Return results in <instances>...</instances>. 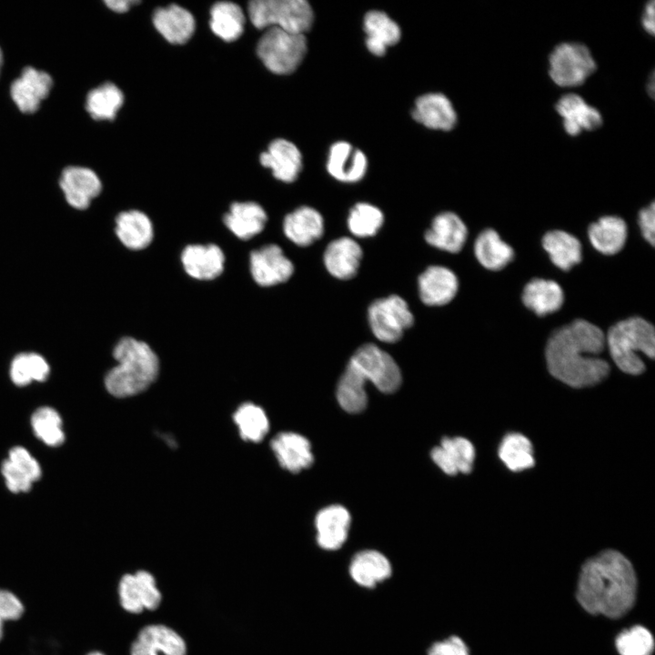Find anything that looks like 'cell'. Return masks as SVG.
<instances>
[{"instance_id":"6da1fadb","label":"cell","mask_w":655,"mask_h":655,"mask_svg":"<svg viewBox=\"0 0 655 655\" xmlns=\"http://www.w3.org/2000/svg\"><path fill=\"white\" fill-rule=\"evenodd\" d=\"M605 342L602 330L584 319L574 320L557 329L546 346L549 373L572 388L600 383L610 372L609 363L598 357Z\"/></svg>"},{"instance_id":"7a4b0ae2","label":"cell","mask_w":655,"mask_h":655,"mask_svg":"<svg viewBox=\"0 0 655 655\" xmlns=\"http://www.w3.org/2000/svg\"><path fill=\"white\" fill-rule=\"evenodd\" d=\"M636 593L634 568L620 552L607 549L583 564L576 596L589 613L620 618L633 607Z\"/></svg>"},{"instance_id":"3957f363","label":"cell","mask_w":655,"mask_h":655,"mask_svg":"<svg viewBox=\"0 0 655 655\" xmlns=\"http://www.w3.org/2000/svg\"><path fill=\"white\" fill-rule=\"evenodd\" d=\"M113 357L117 365L107 372L105 386L116 398L141 393L158 375V358L143 341L130 337L121 338L114 348Z\"/></svg>"},{"instance_id":"277c9868","label":"cell","mask_w":655,"mask_h":655,"mask_svg":"<svg viewBox=\"0 0 655 655\" xmlns=\"http://www.w3.org/2000/svg\"><path fill=\"white\" fill-rule=\"evenodd\" d=\"M605 338L613 361L627 374L640 375L645 370L640 352L650 358H654V327L641 317L618 322L609 329Z\"/></svg>"},{"instance_id":"5b68a950","label":"cell","mask_w":655,"mask_h":655,"mask_svg":"<svg viewBox=\"0 0 655 655\" xmlns=\"http://www.w3.org/2000/svg\"><path fill=\"white\" fill-rule=\"evenodd\" d=\"M248 15L258 29L276 27L304 35L314 21L313 9L306 0H253Z\"/></svg>"},{"instance_id":"8992f818","label":"cell","mask_w":655,"mask_h":655,"mask_svg":"<svg viewBox=\"0 0 655 655\" xmlns=\"http://www.w3.org/2000/svg\"><path fill=\"white\" fill-rule=\"evenodd\" d=\"M307 50L304 34L276 27L267 28L260 37L257 54L266 67L274 74L293 73L301 64Z\"/></svg>"},{"instance_id":"52a82bcc","label":"cell","mask_w":655,"mask_h":655,"mask_svg":"<svg viewBox=\"0 0 655 655\" xmlns=\"http://www.w3.org/2000/svg\"><path fill=\"white\" fill-rule=\"evenodd\" d=\"M548 64L551 81L565 88L583 85L597 69L591 51L579 42L558 44L550 52Z\"/></svg>"},{"instance_id":"ba28073f","label":"cell","mask_w":655,"mask_h":655,"mask_svg":"<svg viewBox=\"0 0 655 655\" xmlns=\"http://www.w3.org/2000/svg\"><path fill=\"white\" fill-rule=\"evenodd\" d=\"M348 364L365 384L369 381L383 393H393L401 385L402 376L398 365L393 357L375 344L360 346Z\"/></svg>"},{"instance_id":"9c48e42d","label":"cell","mask_w":655,"mask_h":655,"mask_svg":"<svg viewBox=\"0 0 655 655\" xmlns=\"http://www.w3.org/2000/svg\"><path fill=\"white\" fill-rule=\"evenodd\" d=\"M368 320L377 339L396 343L413 326L414 316L405 299L398 295H390L370 304Z\"/></svg>"},{"instance_id":"30bf717a","label":"cell","mask_w":655,"mask_h":655,"mask_svg":"<svg viewBox=\"0 0 655 655\" xmlns=\"http://www.w3.org/2000/svg\"><path fill=\"white\" fill-rule=\"evenodd\" d=\"M58 186L66 203L79 211L87 209L103 190V183L96 173L84 166L64 168Z\"/></svg>"},{"instance_id":"8fae6325","label":"cell","mask_w":655,"mask_h":655,"mask_svg":"<svg viewBox=\"0 0 655 655\" xmlns=\"http://www.w3.org/2000/svg\"><path fill=\"white\" fill-rule=\"evenodd\" d=\"M52 86L53 79L46 72L25 66L12 81L9 94L21 113L34 114L48 97Z\"/></svg>"},{"instance_id":"7c38bea8","label":"cell","mask_w":655,"mask_h":655,"mask_svg":"<svg viewBox=\"0 0 655 655\" xmlns=\"http://www.w3.org/2000/svg\"><path fill=\"white\" fill-rule=\"evenodd\" d=\"M555 110L561 118L564 131L570 136L594 131L603 124L600 110L576 93L561 96L555 104Z\"/></svg>"},{"instance_id":"4fadbf2b","label":"cell","mask_w":655,"mask_h":655,"mask_svg":"<svg viewBox=\"0 0 655 655\" xmlns=\"http://www.w3.org/2000/svg\"><path fill=\"white\" fill-rule=\"evenodd\" d=\"M250 271L257 284L271 287L288 280L294 266L280 247L270 244L250 254Z\"/></svg>"},{"instance_id":"5bb4252c","label":"cell","mask_w":655,"mask_h":655,"mask_svg":"<svg viewBox=\"0 0 655 655\" xmlns=\"http://www.w3.org/2000/svg\"><path fill=\"white\" fill-rule=\"evenodd\" d=\"M131 648L136 655H186L187 646L183 637L164 624L143 627Z\"/></svg>"},{"instance_id":"9a60e30c","label":"cell","mask_w":655,"mask_h":655,"mask_svg":"<svg viewBox=\"0 0 655 655\" xmlns=\"http://www.w3.org/2000/svg\"><path fill=\"white\" fill-rule=\"evenodd\" d=\"M411 116L419 124L434 130L449 131L458 121L452 102L444 94L437 92L418 96Z\"/></svg>"},{"instance_id":"2e32d148","label":"cell","mask_w":655,"mask_h":655,"mask_svg":"<svg viewBox=\"0 0 655 655\" xmlns=\"http://www.w3.org/2000/svg\"><path fill=\"white\" fill-rule=\"evenodd\" d=\"M368 169V158L364 152L347 141L331 145L327 170L336 180L343 183L360 181Z\"/></svg>"},{"instance_id":"e0dca14e","label":"cell","mask_w":655,"mask_h":655,"mask_svg":"<svg viewBox=\"0 0 655 655\" xmlns=\"http://www.w3.org/2000/svg\"><path fill=\"white\" fill-rule=\"evenodd\" d=\"M420 300L427 306H444L449 303L458 289V280L453 271L443 266H429L418 278Z\"/></svg>"},{"instance_id":"ac0fdd59","label":"cell","mask_w":655,"mask_h":655,"mask_svg":"<svg viewBox=\"0 0 655 655\" xmlns=\"http://www.w3.org/2000/svg\"><path fill=\"white\" fill-rule=\"evenodd\" d=\"M350 523V514L341 505L320 509L315 519L317 545L329 551L340 549L348 539Z\"/></svg>"},{"instance_id":"d6986e66","label":"cell","mask_w":655,"mask_h":655,"mask_svg":"<svg viewBox=\"0 0 655 655\" xmlns=\"http://www.w3.org/2000/svg\"><path fill=\"white\" fill-rule=\"evenodd\" d=\"M363 257L360 245L348 237L332 240L323 254V262L328 273L336 278H353L359 268Z\"/></svg>"},{"instance_id":"ffe728a7","label":"cell","mask_w":655,"mask_h":655,"mask_svg":"<svg viewBox=\"0 0 655 655\" xmlns=\"http://www.w3.org/2000/svg\"><path fill=\"white\" fill-rule=\"evenodd\" d=\"M430 457L434 463L446 474H468L472 470L475 459L473 444L462 437H444L440 445L435 447Z\"/></svg>"},{"instance_id":"44dd1931","label":"cell","mask_w":655,"mask_h":655,"mask_svg":"<svg viewBox=\"0 0 655 655\" xmlns=\"http://www.w3.org/2000/svg\"><path fill=\"white\" fill-rule=\"evenodd\" d=\"M260 163L270 168L274 176L286 183L294 182L302 169V156L292 142L277 138L270 143L267 151L260 155Z\"/></svg>"},{"instance_id":"7402d4cb","label":"cell","mask_w":655,"mask_h":655,"mask_svg":"<svg viewBox=\"0 0 655 655\" xmlns=\"http://www.w3.org/2000/svg\"><path fill=\"white\" fill-rule=\"evenodd\" d=\"M468 229L461 218L451 211L437 215L425 232L426 242L449 253L459 252L467 240Z\"/></svg>"},{"instance_id":"603a6c76","label":"cell","mask_w":655,"mask_h":655,"mask_svg":"<svg viewBox=\"0 0 655 655\" xmlns=\"http://www.w3.org/2000/svg\"><path fill=\"white\" fill-rule=\"evenodd\" d=\"M392 570L389 559L376 549L357 552L348 566L351 579L365 589H373L386 581L391 577Z\"/></svg>"},{"instance_id":"cb8c5ba5","label":"cell","mask_w":655,"mask_h":655,"mask_svg":"<svg viewBox=\"0 0 655 655\" xmlns=\"http://www.w3.org/2000/svg\"><path fill=\"white\" fill-rule=\"evenodd\" d=\"M271 448L279 465L298 473L314 462L310 442L304 436L294 432H281L271 441Z\"/></svg>"},{"instance_id":"d4e9b609","label":"cell","mask_w":655,"mask_h":655,"mask_svg":"<svg viewBox=\"0 0 655 655\" xmlns=\"http://www.w3.org/2000/svg\"><path fill=\"white\" fill-rule=\"evenodd\" d=\"M181 260L186 272L199 280L214 279L224 270V253L214 244L189 245L183 250Z\"/></svg>"},{"instance_id":"484cf974","label":"cell","mask_w":655,"mask_h":655,"mask_svg":"<svg viewBox=\"0 0 655 655\" xmlns=\"http://www.w3.org/2000/svg\"><path fill=\"white\" fill-rule=\"evenodd\" d=\"M283 230L290 241L307 247L323 236L324 219L317 209L303 206L286 216Z\"/></svg>"},{"instance_id":"4316f807","label":"cell","mask_w":655,"mask_h":655,"mask_svg":"<svg viewBox=\"0 0 655 655\" xmlns=\"http://www.w3.org/2000/svg\"><path fill=\"white\" fill-rule=\"evenodd\" d=\"M363 27L367 35L366 46L376 56L384 55L388 48L401 38L399 25L383 11H368L364 16Z\"/></svg>"},{"instance_id":"83f0119b","label":"cell","mask_w":655,"mask_h":655,"mask_svg":"<svg viewBox=\"0 0 655 655\" xmlns=\"http://www.w3.org/2000/svg\"><path fill=\"white\" fill-rule=\"evenodd\" d=\"M156 30L172 44H185L194 34L196 24L192 14L177 5L157 8L153 15Z\"/></svg>"},{"instance_id":"f1b7e54d","label":"cell","mask_w":655,"mask_h":655,"mask_svg":"<svg viewBox=\"0 0 655 655\" xmlns=\"http://www.w3.org/2000/svg\"><path fill=\"white\" fill-rule=\"evenodd\" d=\"M267 220L265 210L255 202H235L224 217L227 228L243 240H247L260 233Z\"/></svg>"},{"instance_id":"f546056e","label":"cell","mask_w":655,"mask_h":655,"mask_svg":"<svg viewBox=\"0 0 655 655\" xmlns=\"http://www.w3.org/2000/svg\"><path fill=\"white\" fill-rule=\"evenodd\" d=\"M124 101L125 96L119 86L105 81L87 93L85 108L93 120L112 122L116 118Z\"/></svg>"},{"instance_id":"4dcf8cb0","label":"cell","mask_w":655,"mask_h":655,"mask_svg":"<svg viewBox=\"0 0 655 655\" xmlns=\"http://www.w3.org/2000/svg\"><path fill=\"white\" fill-rule=\"evenodd\" d=\"M116 233L123 245L133 250L146 247L154 236L149 217L138 210L119 213L116 218Z\"/></svg>"},{"instance_id":"1f68e13d","label":"cell","mask_w":655,"mask_h":655,"mask_svg":"<svg viewBox=\"0 0 655 655\" xmlns=\"http://www.w3.org/2000/svg\"><path fill=\"white\" fill-rule=\"evenodd\" d=\"M591 245L604 255H614L620 251L627 239L626 222L615 216L600 217L589 227Z\"/></svg>"},{"instance_id":"d6a6232c","label":"cell","mask_w":655,"mask_h":655,"mask_svg":"<svg viewBox=\"0 0 655 655\" xmlns=\"http://www.w3.org/2000/svg\"><path fill=\"white\" fill-rule=\"evenodd\" d=\"M563 300L564 295L560 286L548 279L531 280L525 286L522 293L524 305L539 317L559 310Z\"/></svg>"},{"instance_id":"836d02e7","label":"cell","mask_w":655,"mask_h":655,"mask_svg":"<svg viewBox=\"0 0 655 655\" xmlns=\"http://www.w3.org/2000/svg\"><path fill=\"white\" fill-rule=\"evenodd\" d=\"M542 247L552 263L562 270L568 271L581 261L579 240L565 231L553 230L546 233L542 237Z\"/></svg>"},{"instance_id":"e575fe53","label":"cell","mask_w":655,"mask_h":655,"mask_svg":"<svg viewBox=\"0 0 655 655\" xmlns=\"http://www.w3.org/2000/svg\"><path fill=\"white\" fill-rule=\"evenodd\" d=\"M474 253L478 261L490 270L502 269L514 257L512 247L493 229H486L478 236Z\"/></svg>"},{"instance_id":"d590c367","label":"cell","mask_w":655,"mask_h":655,"mask_svg":"<svg viewBox=\"0 0 655 655\" xmlns=\"http://www.w3.org/2000/svg\"><path fill=\"white\" fill-rule=\"evenodd\" d=\"M210 16L212 31L224 41H235L243 33L245 15L237 4L217 2L211 7Z\"/></svg>"},{"instance_id":"8d00e7d4","label":"cell","mask_w":655,"mask_h":655,"mask_svg":"<svg viewBox=\"0 0 655 655\" xmlns=\"http://www.w3.org/2000/svg\"><path fill=\"white\" fill-rule=\"evenodd\" d=\"M366 384L359 378L358 373L347 365L340 377L336 396L340 407L348 413H359L363 411L368 404Z\"/></svg>"},{"instance_id":"74e56055","label":"cell","mask_w":655,"mask_h":655,"mask_svg":"<svg viewBox=\"0 0 655 655\" xmlns=\"http://www.w3.org/2000/svg\"><path fill=\"white\" fill-rule=\"evenodd\" d=\"M499 457L509 469L515 472L534 465L532 444L519 433H509L503 438L499 448Z\"/></svg>"},{"instance_id":"f35d334b","label":"cell","mask_w":655,"mask_h":655,"mask_svg":"<svg viewBox=\"0 0 655 655\" xmlns=\"http://www.w3.org/2000/svg\"><path fill=\"white\" fill-rule=\"evenodd\" d=\"M49 373L48 363L36 353H21L14 358L10 366L11 380L20 387L33 381L43 382Z\"/></svg>"},{"instance_id":"ab89813d","label":"cell","mask_w":655,"mask_h":655,"mask_svg":"<svg viewBox=\"0 0 655 655\" xmlns=\"http://www.w3.org/2000/svg\"><path fill=\"white\" fill-rule=\"evenodd\" d=\"M240 437L251 442L261 441L269 429V421L265 411L253 403L242 404L233 416Z\"/></svg>"},{"instance_id":"60d3db41","label":"cell","mask_w":655,"mask_h":655,"mask_svg":"<svg viewBox=\"0 0 655 655\" xmlns=\"http://www.w3.org/2000/svg\"><path fill=\"white\" fill-rule=\"evenodd\" d=\"M347 223L348 230L355 237H370L383 226L384 215L378 207L360 202L350 209Z\"/></svg>"},{"instance_id":"b9f144b4","label":"cell","mask_w":655,"mask_h":655,"mask_svg":"<svg viewBox=\"0 0 655 655\" xmlns=\"http://www.w3.org/2000/svg\"><path fill=\"white\" fill-rule=\"evenodd\" d=\"M31 425L35 436L48 446L57 447L65 440L61 418L52 408H37L32 415Z\"/></svg>"},{"instance_id":"7bdbcfd3","label":"cell","mask_w":655,"mask_h":655,"mask_svg":"<svg viewBox=\"0 0 655 655\" xmlns=\"http://www.w3.org/2000/svg\"><path fill=\"white\" fill-rule=\"evenodd\" d=\"M615 645L620 655H651L654 640L648 629L637 625L621 631L616 638Z\"/></svg>"},{"instance_id":"ee69618b","label":"cell","mask_w":655,"mask_h":655,"mask_svg":"<svg viewBox=\"0 0 655 655\" xmlns=\"http://www.w3.org/2000/svg\"><path fill=\"white\" fill-rule=\"evenodd\" d=\"M134 574L144 610H156L161 604L162 595L154 575L144 569Z\"/></svg>"},{"instance_id":"f6af8a7d","label":"cell","mask_w":655,"mask_h":655,"mask_svg":"<svg viewBox=\"0 0 655 655\" xmlns=\"http://www.w3.org/2000/svg\"><path fill=\"white\" fill-rule=\"evenodd\" d=\"M117 590L120 605L126 611L139 614L144 610L134 573L121 577Z\"/></svg>"},{"instance_id":"bcb514c9","label":"cell","mask_w":655,"mask_h":655,"mask_svg":"<svg viewBox=\"0 0 655 655\" xmlns=\"http://www.w3.org/2000/svg\"><path fill=\"white\" fill-rule=\"evenodd\" d=\"M1 471L10 491L26 492L31 489L34 481L8 458L3 462Z\"/></svg>"},{"instance_id":"7dc6e473","label":"cell","mask_w":655,"mask_h":655,"mask_svg":"<svg viewBox=\"0 0 655 655\" xmlns=\"http://www.w3.org/2000/svg\"><path fill=\"white\" fill-rule=\"evenodd\" d=\"M8 459L22 469L34 482L41 477V468L38 462L25 448H13L9 451Z\"/></svg>"},{"instance_id":"c3c4849f","label":"cell","mask_w":655,"mask_h":655,"mask_svg":"<svg viewBox=\"0 0 655 655\" xmlns=\"http://www.w3.org/2000/svg\"><path fill=\"white\" fill-rule=\"evenodd\" d=\"M21 600L12 591L0 589V618L4 620H16L24 614Z\"/></svg>"},{"instance_id":"681fc988","label":"cell","mask_w":655,"mask_h":655,"mask_svg":"<svg viewBox=\"0 0 655 655\" xmlns=\"http://www.w3.org/2000/svg\"><path fill=\"white\" fill-rule=\"evenodd\" d=\"M427 655H469V650L461 638L450 636L431 644Z\"/></svg>"},{"instance_id":"f907efd6","label":"cell","mask_w":655,"mask_h":655,"mask_svg":"<svg viewBox=\"0 0 655 655\" xmlns=\"http://www.w3.org/2000/svg\"><path fill=\"white\" fill-rule=\"evenodd\" d=\"M639 225L643 237L652 246L655 244V204L651 202L649 207L639 212Z\"/></svg>"},{"instance_id":"816d5d0a","label":"cell","mask_w":655,"mask_h":655,"mask_svg":"<svg viewBox=\"0 0 655 655\" xmlns=\"http://www.w3.org/2000/svg\"><path fill=\"white\" fill-rule=\"evenodd\" d=\"M642 28L650 35L655 33V7L654 1L650 0L646 3L641 15Z\"/></svg>"},{"instance_id":"f5cc1de1","label":"cell","mask_w":655,"mask_h":655,"mask_svg":"<svg viewBox=\"0 0 655 655\" xmlns=\"http://www.w3.org/2000/svg\"><path fill=\"white\" fill-rule=\"evenodd\" d=\"M106 8L116 14L127 12L133 5L138 4L136 0H105Z\"/></svg>"},{"instance_id":"db71d44e","label":"cell","mask_w":655,"mask_h":655,"mask_svg":"<svg viewBox=\"0 0 655 655\" xmlns=\"http://www.w3.org/2000/svg\"><path fill=\"white\" fill-rule=\"evenodd\" d=\"M647 88H648L649 95L650 96H652L654 94V75L653 74H651V76H650V78L647 85Z\"/></svg>"},{"instance_id":"11a10c76","label":"cell","mask_w":655,"mask_h":655,"mask_svg":"<svg viewBox=\"0 0 655 655\" xmlns=\"http://www.w3.org/2000/svg\"><path fill=\"white\" fill-rule=\"evenodd\" d=\"M4 620L0 618V640L3 638L4 635Z\"/></svg>"},{"instance_id":"9f6ffc18","label":"cell","mask_w":655,"mask_h":655,"mask_svg":"<svg viewBox=\"0 0 655 655\" xmlns=\"http://www.w3.org/2000/svg\"><path fill=\"white\" fill-rule=\"evenodd\" d=\"M3 64H4V56H3V52H2V50H1V48H0V74H1V71H2V68H3Z\"/></svg>"},{"instance_id":"6f0895ef","label":"cell","mask_w":655,"mask_h":655,"mask_svg":"<svg viewBox=\"0 0 655 655\" xmlns=\"http://www.w3.org/2000/svg\"><path fill=\"white\" fill-rule=\"evenodd\" d=\"M87 655H105V654L101 651L95 650V651L89 652Z\"/></svg>"}]
</instances>
